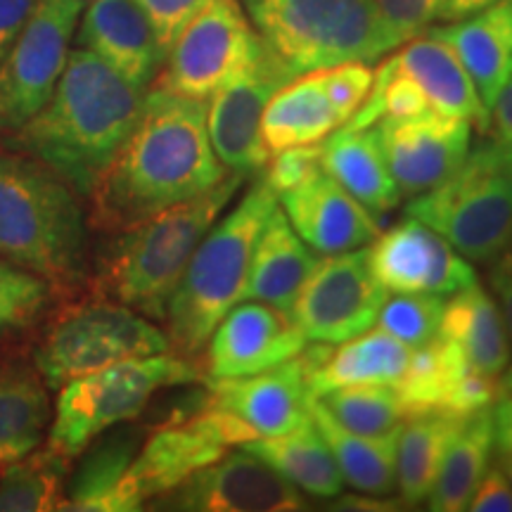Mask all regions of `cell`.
I'll use <instances>...</instances> for the list:
<instances>
[{
  "instance_id": "1",
  "label": "cell",
  "mask_w": 512,
  "mask_h": 512,
  "mask_svg": "<svg viewBox=\"0 0 512 512\" xmlns=\"http://www.w3.org/2000/svg\"><path fill=\"white\" fill-rule=\"evenodd\" d=\"M228 174L209 140L207 100L155 88L145 93L138 124L91 192L93 226L121 233Z\"/></svg>"
},
{
  "instance_id": "2",
  "label": "cell",
  "mask_w": 512,
  "mask_h": 512,
  "mask_svg": "<svg viewBox=\"0 0 512 512\" xmlns=\"http://www.w3.org/2000/svg\"><path fill=\"white\" fill-rule=\"evenodd\" d=\"M145 93L91 50L74 48L43 110L10 133L5 145L91 197L138 124Z\"/></svg>"
},
{
  "instance_id": "3",
  "label": "cell",
  "mask_w": 512,
  "mask_h": 512,
  "mask_svg": "<svg viewBox=\"0 0 512 512\" xmlns=\"http://www.w3.org/2000/svg\"><path fill=\"white\" fill-rule=\"evenodd\" d=\"M247 176L228 174L214 188L114 233L98 259V297L164 320L171 294L209 228L238 195Z\"/></svg>"
},
{
  "instance_id": "4",
  "label": "cell",
  "mask_w": 512,
  "mask_h": 512,
  "mask_svg": "<svg viewBox=\"0 0 512 512\" xmlns=\"http://www.w3.org/2000/svg\"><path fill=\"white\" fill-rule=\"evenodd\" d=\"M275 207L278 192L259 176L197 245L162 320L176 354L200 356L221 318L242 302L256 240Z\"/></svg>"
},
{
  "instance_id": "5",
  "label": "cell",
  "mask_w": 512,
  "mask_h": 512,
  "mask_svg": "<svg viewBox=\"0 0 512 512\" xmlns=\"http://www.w3.org/2000/svg\"><path fill=\"white\" fill-rule=\"evenodd\" d=\"M0 256L53 285L88 273V230L79 192L27 155H0Z\"/></svg>"
},
{
  "instance_id": "6",
  "label": "cell",
  "mask_w": 512,
  "mask_h": 512,
  "mask_svg": "<svg viewBox=\"0 0 512 512\" xmlns=\"http://www.w3.org/2000/svg\"><path fill=\"white\" fill-rule=\"evenodd\" d=\"M268 53L292 76L377 62L401 46L375 0H240Z\"/></svg>"
},
{
  "instance_id": "7",
  "label": "cell",
  "mask_w": 512,
  "mask_h": 512,
  "mask_svg": "<svg viewBox=\"0 0 512 512\" xmlns=\"http://www.w3.org/2000/svg\"><path fill=\"white\" fill-rule=\"evenodd\" d=\"M403 214L444 235L467 261L489 264L512 240V150L496 138L479 140L451 176L411 197Z\"/></svg>"
},
{
  "instance_id": "8",
  "label": "cell",
  "mask_w": 512,
  "mask_h": 512,
  "mask_svg": "<svg viewBox=\"0 0 512 512\" xmlns=\"http://www.w3.org/2000/svg\"><path fill=\"white\" fill-rule=\"evenodd\" d=\"M202 368L181 354L128 358L74 377L57 389L48 446L67 460L79 458L100 434L138 418L159 389L202 380Z\"/></svg>"
},
{
  "instance_id": "9",
  "label": "cell",
  "mask_w": 512,
  "mask_h": 512,
  "mask_svg": "<svg viewBox=\"0 0 512 512\" xmlns=\"http://www.w3.org/2000/svg\"><path fill=\"white\" fill-rule=\"evenodd\" d=\"M171 351V342L143 313L98 297L64 311L36 351V368L48 389L128 358Z\"/></svg>"
},
{
  "instance_id": "10",
  "label": "cell",
  "mask_w": 512,
  "mask_h": 512,
  "mask_svg": "<svg viewBox=\"0 0 512 512\" xmlns=\"http://www.w3.org/2000/svg\"><path fill=\"white\" fill-rule=\"evenodd\" d=\"M252 439V427L209 403L188 420L159 427L138 448L121 479L117 512L143 510L197 470L226 456L228 448H240Z\"/></svg>"
},
{
  "instance_id": "11",
  "label": "cell",
  "mask_w": 512,
  "mask_h": 512,
  "mask_svg": "<svg viewBox=\"0 0 512 512\" xmlns=\"http://www.w3.org/2000/svg\"><path fill=\"white\" fill-rule=\"evenodd\" d=\"M81 12L83 0H36L22 34L0 62V133L5 138L50 100Z\"/></svg>"
},
{
  "instance_id": "12",
  "label": "cell",
  "mask_w": 512,
  "mask_h": 512,
  "mask_svg": "<svg viewBox=\"0 0 512 512\" xmlns=\"http://www.w3.org/2000/svg\"><path fill=\"white\" fill-rule=\"evenodd\" d=\"M264 53L240 0H214L185 27L166 53L157 88L209 100Z\"/></svg>"
},
{
  "instance_id": "13",
  "label": "cell",
  "mask_w": 512,
  "mask_h": 512,
  "mask_svg": "<svg viewBox=\"0 0 512 512\" xmlns=\"http://www.w3.org/2000/svg\"><path fill=\"white\" fill-rule=\"evenodd\" d=\"M387 297L370 268L368 247H361L318 259L290 313L309 342L335 347L375 328Z\"/></svg>"
},
{
  "instance_id": "14",
  "label": "cell",
  "mask_w": 512,
  "mask_h": 512,
  "mask_svg": "<svg viewBox=\"0 0 512 512\" xmlns=\"http://www.w3.org/2000/svg\"><path fill=\"white\" fill-rule=\"evenodd\" d=\"M332 344L313 342L290 361L245 377L207 380L209 406L252 427L256 437H278L311 420V373Z\"/></svg>"
},
{
  "instance_id": "15",
  "label": "cell",
  "mask_w": 512,
  "mask_h": 512,
  "mask_svg": "<svg viewBox=\"0 0 512 512\" xmlns=\"http://www.w3.org/2000/svg\"><path fill=\"white\" fill-rule=\"evenodd\" d=\"M292 79L294 76L264 46V53L209 98V140L230 174L249 178L266 169L271 155L261 138V119L268 100Z\"/></svg>"
},
{
  "instance_id": "16",
  "label": "cell",
  "mask_w": 512,
  "mask_h": 512,
  "mask_svg": "<svg viewBox=\"0 0 512 512\" xmlns=\"http://www.w3.org/2000/svg\"><path fill=\"white\" fill-rule=\"evenodd\" d=\"M155 508L190 512H297L306 496L254 453H226L174 491L157 498Z\"/></svg>"
},
{
  "instance_id": "17",
  "label": "cell",
  "mask_w": 512,
  "mask_h": 512,
  "mask_svg": "<svg viewBox=\"0 0 512 512\" xmlns=\"http://www.w3.org/2000/svg\"><path fill=\"white\" fill-rule=\"evenodd\" d=\"M375 278L394 292H422L453 297L479 283L477 271L437 230L411 216L382 230L368 245Z\"/></svg>"
},
{
  "instance_id": "18",
  "label": "cell",
  "mask_w": 512,
  "mask_h": 512,
  "mask_svg": "<svg viewBox=\"0 0 512 512\" xmlns=\"http://www.w3.org/2000/svg\"><path fill=\"white\" fill-rule=\"evenodd\" d=\"M373 126L396 188L408 200L451 176L472 147L470 121L434 110L415 117H384Z\"/></svg>"
},
{
  "instance_id": "19",
  "label": "cell",
  "mask_w": 512,
  "mask_h": 512,
  "mask_svg": "<svg viewBox=\"0 0 512 512\" xmlns=\"http://www.w3.org/2000/svg\"><path fill=\"white\" fill-rule=\"evenodd\" d=\"M306 335L290 311L242 299L211 332L204 347L207 380L245 377L290 361L306 347Z\"/></svg>"
},
{
  "instance_id": "20",
  "label": "cell",
  "mask_w": 512,
  "mask_h": 512,
  "mask_svg": "<svg viewBox=\"0 0 512 512\" xmlns=\"http://www.w3.org/2000/svg\"><path fill=\"white\" fill-rule=\"evenodd\" d=\"M278 207L294 233L316 254H342L368 247L382 233V223L323 166L294 188L280 192Z\"/></svg>"
},
{
  "instance_id": "21",
  "label": "cell",
  "mask_w": 512,
  "mask_h": 512,
  "mask_svg": "<svg viewBox=\"0 0 512 512\" xmlns=\"http://www.w3.org/2000/svg\"><path fill=\"white\" fill-rule=\"evenodd\" d=\"M76 43L143 91L157 79L166 60V50L138 0H91Z\"/></svg>"
},
{
  "instance_id": "22",
  "label": "cell",
  "mask_w": 512,
  "mask_h": 512,
  "mask_svg": "<svg viewBox=\"0 0 512 512\" xmlns=\"http://www.w3.org/2000/svg\"><path fill=\"white\" fill-rule=\"evenodd\" d=\"M427 34L451 46L491 112V105L512 76V0H496L475 15L444 22L441 27L432 24Z\"/></svg>"
},
{
  "instance_id": "23",
  "label": "cell",
  "mask_w": 512,
  "mask_h": 512,
  "mask_svg": "<svg viewBox=\"0 0 512 512\" xmlns=\"http://www.w3.org/2000/svg\"><path fill=\"white\" fill-rule=\"evenodd\" d=\"M389 60L420 88L434 112L467 119L482 133L489 131V110L479 98L463 62L441 38L425 31L406 41V46Z\"/></svg>"
},
{
  "instance_id": "24",
  "label": "cell",
  "mask_w": 512,
  "mask_h": 512,
  "mask_svg": "<svg viewBox=\"0 0 512 512\" xmlns=\"http://www.w3.org/2000/svg\"><path fill=\"white\" fill-rule=\"evenodd\" d=\"M320 166L377 219L399 207L401 192L389 171L375 126H339L323 140Z\"/></svg>"
},
{
  "instance_id": "25",
  "label": "cell",
  "mask_w": 512,
  "mask_h": 512,
  "mask_svg": "<svg viewBox=\"0 0 512 512\" xmlns=\"http://www.w3.org/2000/svg\"><path fill=\"white\" fill-rule=\"evenodd\" d=\"M318 256L294 233L283 209L275 207L256 240L242 299H256L290 311Z\"/></svg>"
},
{
  "instance_id": "26",
  "label": "cell",
  "mask_w": 512,
  "mask_h": 512,
  "mask_svg": "<svg viewBox=\"0 0 512 512\" xmlns=\"http://www.w3.org/2000/svg\"><path fill=\"white\" fill-rule=\"evenodd\" d=\"M342 126L339 114L325 91L320 72L294 76L268 100L261 119V138L268 155L294 145L323 143Z\"/></svg>"
},
{
  "instance_id": "27",
  "label": "cell",
  "mask_w": 512,
  "mask_h": 512,
  "mask_svg": "<svg viewBox=\"0 0 512 512\" xmlns=\"http://www.w3.org/2000/svg\"><path fill=\"white\" fill-rule=\"evenodd\" d=\"M311 420L330 446L344 484L363 496H389L396 491V441L401 425L384 434L347 430L316 399H311Z\"/></svg>"
},
{
  "instance_id": "28",
  "label": "cell",
  "mask_w": 512,
  "mask_h": 512,
  "mask_svg": "<svg viewBox=\"0 0 512 512\" xmlns=\"http://www.w3.org/2000/svg\"><path fill=\"white\" fill-rule=\"evenodd\" d=\"M439 335L453 339L472 366L501 377L510 363V337L496 299L475 283L446 299Z\"/></svg>"
},
{
  "instance_id": "29",
  "label": "cell",
  "mask_w": 512,
  "mask_h": 512,
  "mask_svg": "<svg viewBox=\"0 0 512 512\" xmlns=\"http://www.w3.org/2000/svg\"><path fill=\"white\" fill-rule=\"evenodd\" d=\"M48 384L27 363L0 366V470L29 456L50 430Z\"/></svg>"
},
{
  "instance_id": "30",
  "label": "cell",
  "mask_w": 512,
  "mask_h": 512,
  "mask_svg": "<svg viewBox=\"0 0 512 512\" xmlns=\"http://www.w3.org/2000/svg\"><path fill=\"white\" fill-rule=\"evenodd\" d=\"M240 448L278 470L306 496L328 501L342 494V472L313 420L278 437H256Z\"/></svg>"
},
{
  "instance_id": "31",
  "label": "cell",
  "mask_w": 512,
  "mask_h": 512,
  "mask_svg": "<svg viewBox=\"0 0 512 512\" xmlns=\"http://www.w3.org/2000/svg\"><path fill=\"white\" fill-rule=\"evenodd\" d=\"M413 349L382 328H370L330 349L311 373V396L349 384H396L406 373Z\"/></svg>"
},
{
  "instance_id": "32",
  "label": "cell",
  "mask_w": 512,
  "mask_h": 512,
  "mask_svg": "<svg viewBox=\"0 0 512 512\" xmlns=\"http://www.w3.org/2000/svg\"><path fill=\"white\" fill-rule=\"evenodd\" d=\"M496 448L494 415L491 408L465 415L458 430L448 441L441 460L437 482L427 498V508L434 512L467 510L479 479L491 465V453Z\"/></svg>"
},
{
  "instance_id": "33",
  "label": "cell",
  "mask_w": 512,
  "mask_h": 512,
  "mask_svg": "<svg viewBox=\"0 0 512 512\" xmlns=\"http://www.w3.org/2000/svg\"><path fill=\"white\" fill-rule=\"evenodd\" d=\"M463 418L446 411L406 415L396 441V491L401 503L420 505L430 498L448 441Z\"/></svg>"
},
{
  "instance_id": "34",
  "label": "cell",
  "mask_w": 512,
  "mask_h": 512,
  "mask_svg": "<svg viewBox=\"0 0 512 512\" xmlns=\"http://www.w3.org/2000/svg\"><path fill=\"white\" fill-rule=\"evenodd\" d=\"M477 370L453 339L437 335L425 347L413 349L406 373L394 384L406 415L425 411L451 413L460 384Z\"/></svg>"
},
{
  "instance_id": "35",
  "label": "cell",
  "mask_w": 512,
  "mask_h": 512,
  "mask_svg": "<svg viewBox=\"0 0 512 512\" xmlns=\"http://www.w3.org/2000/svg\"><path fill=\"white\" fill-rule=\"evenodd\" d=\"M138 448L136 432H114L110 437L100 434L95 446L91 444L81 453V465L67 482L62 510L117 512L119 484Z\"/></svg>"
},
{
  "instance_id": "36",
  "label": "cell",
  "mask_w": 512,
  "mask_h": 512,
  "mask_svg": "<svg viewBox=\"0 0 512 512\" xmlns=\"http://www.w3.org/2000/svg\"><path fill=\"white\" fill-rule=\"evenodd\" d=\"M69 463L72 460L46 446L5 465L0 475V512L62 510Z\"/></svg>"
},
{
  "instance_id": "37",
  "label": "cell",
  "mask_w": 512,
  "mask_h": 512,
  "mask_svg": "<svg viewBox=\"0 0 512 512\" xmlns=\"http://www.w3.org/2000/svg\"><path fill=\"white\" fill-rule=\"evenodd\" d=\"M316 401L339 425L361 434L392 432L406 420L394 384H349L316 396Z\"/></svg>"
},
{
  "instance_id": "38",
  "label": "cell",
  "mask_w": 512,
  "mask_h": 512,
  "mask_svg": "<svg viewBox=\"0 0 512 512\" xmlns=\"http://www.w3.org/2000/svg\"><path fill=\"white\" fill-rule=\"evenodd\" d=\"M446 297L422 292H394L384 299L377 325L411 349L425 347L439 335Z\"/></svg>"
},
{
  "instance_id": "39",
  "label": "cell",
  "mask_w": 512,
  "mask_h": 512,
  "mask_svg": "<svg viewBox=\"0 0 512 512\" xmlns=\"http://www.w3.org/2000/svg\"><path fill=\"white\" fill-rule=\"evenodd\" d=\"M53 283L0 256V337L22 330L41 316Z\"/></svg>"
},
{
  "instance_id": "40",
  "label": "cell",
  "mask_w": 512,
  "mask_h": 512,
  "mask_svg": "<svg viewBox=\"0 0 512 512\" xmlns=\"http://www.w3.org/2000/svg\"><path fill=\"white\" fill-rule=\"evenodd\" d=\"M320 79H323L325 91H328L344 126L366 102L370 88H373L375 72L366 62H344L337 67L320 69Z\"/></svg>"
},
{
  "instance_id": "41",
  "label": "cell",
  "mask_w": 512,
  "mask_h": 512,
  "mask_svg": "<svg viewBox=\"0 0 512 512\" xmlns=\"http://www.w3.org/2000/svg\"><path fill=\"white\" fill-rule=\"evenodd\" d=\"M211 3L214 0H138L166 53L174 46L178 34Z\"/></svg>"
},
{
  "instance_id": "42",
  "label": "cell",
  "mask_w": 512,
  "mask_h": 512,
  "mask_svg": "<svg viewBox=\"0 0 512 512\" xmlns=\"http://www.w3.org/2000/svg\"><path fill=\"white\" fill-rule=\"evenodd\" d=\"M320 147L323 143L316 145H294L287 147V150L275 152V155L268 157L266 169L261 171L268 178V183L273 185L275 192H285L304 181L311 171H316L320 166Z\"/></svg>"
},
{
  "instance_id": "43",
  "label": "cell",
  "mask_w": 512,
  "mask_h": 512,
  "mask_svg": "<svg viewBox=\"0 0 512 512\" xmlns=\"http://www.w3.org/2000/svg\"><path fill=\"white\" fill-rule=\"evenodd\" d=\"M401 43L420 36L437 22L441 0H375Z\"/></svg>"
},
{
  "instance_id": "44",
  "label": "cell",
  "mask_w": 512,
  "mask_h": 512,
  "mask_svg": "<svg viewBox=\"0 0 512 512\" xmlns=\"http://www.w3.org/2000/svg\"><path fill=\"white\" fill-rule=\"evenodd\" d=\"M467 510L472 512H512V484L501 467H489L479 479Z\"/></svg>"
},
{
  "instance_id": "45",
  "label": "cell",
  "mask_w": 512,
  "mask_h": 512,
  "mask_svg": "<svg viewBox=\"0 0 512 512\" xmlns=\"http://www.w3.org/2000/svg\"><path fill=\"white\" fill-rule=\"evenodd\" d=\"M489 283L494 290L496 304L503 313L505 330H508L510 347H512V240L496 259L489 261Z\"/></svg>"
},
{
  "instance_id": "46",
  "label": "cell",
  "mask_w": 512,
  "mask_h": 512,
  "mask_svg": "<svg viewBox=\"0 0 512 512\" xmlns=\"http://www.w3.org/2000/svg\"><path fill=\"white\" fill-rule=\"evenodd\" d=\"M36 0H0V62L10 53L12 43L22 34Z\"/></svg>"
},
{
  "instance_id": "47",
  "label": "cell",
  "mask_w": 512,
  "mask_h": 512,
  "mask_svg": "<svg viewBox=\"0 0 512 512\" xmlns=\"http://www.w3.org/2000/svg\"><path fill=\"white\" fill-rule=\"evenodd\" d=\"M491 119H489V131L494 133L498 143L508 145L512 150V76L505 83L503 91L498 93L494 105H491Z\"/></svg>"
},
{
  "instance_id": "48",
  "label": "cell",
  "mask_w": 512,
  "mask_h": 512,
  "mask_svg": "<svg viewBox=\"0 0 512 512\" xmlns=\"http://www.w3.org/2000/svg\"><path fill=\"white\" fill-rule=\"evenodd\" d=\"M498 451H512V396L501 394L491 408Z\"/></svg>"
},
{
  "instance_id": "49",
  "label": "cell",
  "mask_w": 512,
  "mask_h": 512,
  "mask_svg": "<svg viewBox=\"0 0 512 512\" xmlns=\"http://www.w3.org/2000/svg\"><path fill=\"white\" fill-rule=\"evenodd\" d=\"M491 3H496V0H441L437 22H456V19L475 15Z\"/></svg>"
},
{
  "instance_id": "50",
  "label": "cell",
  "mask_w": 512,
  "mask_h": 512,
  "mask_svg": "<svg viewBox=\"0 0 512 512\" xmlns=\"http://www.w3.org/2000/svg\"><path fill=\"white\" fill-rule=\"evenodd\" d=\"M501 453V456H498V467H501L503 470V475L510 479V484H512V451H498Z\"/></svg>"
},
{
  "instance_id": "51",
  "label": "cell",
  "mask_w": 512,
  "mask_h": 512,
  "mask_svg": "<svg viewBox=\"0 0 512 512\" xmlns=\"http://www.w3.org/2000/svg\"><path fill=\"white\" fill-rule=\"evenodd\" d=\"M501 394L512 396V363L501 373Z\"/></svg>"
},
{
  "instance_id": "52",
  "label": "cell",
  "mask_w": 512,
  "mask_h": 512,
  "mask_svg": "<svg viewBox=\"0 0 512 512\" xmlns=\"http://www.w3.org/2000/svg\"><path fill=\"white\" fill-rule=\"evenodd\" d=\"M83 3H86V0H83Z\"/></svg>"
}]
</instances>
